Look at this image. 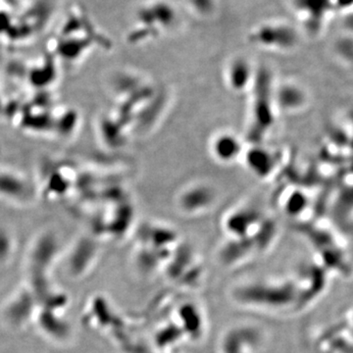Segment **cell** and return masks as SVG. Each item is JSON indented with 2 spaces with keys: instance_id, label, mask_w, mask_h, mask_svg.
<instances>
[{
  "instance_id": "1",
  "label": "cell",
  "mask_w": 353,
  "mask_h": 353,
  "mask_svg": "<svg viewBox=\"0 0 353 353\" xmlns=\"http://www.w3.org/2000/svg\"><path fill=\"white\" fill-rule=\"evenodd\" d=\"M253 99L252 105V122L250 126V139L252 143H259L263 138L265 132H268L274 119L275 97L272 92L270 78L268 74L256 73L253 83Z\"/></svg>"
},
{
  "instance_id": "2",
  "label": "cell",
  "mask_w": 353,
  "mask_h": 353,
  "mask_svg": "<svg viewBox=\"0 0 353 353\" xmlns=\"http://www.w3.org/2000/svg\"><path fill=\"white\" fill-rule=\"evenodd\" d=\"M217 194L206 183H197L188 185L179 194L176 204L185 214H196L212 208Z\"/></svg>"
},
{
  "instance_id": "3",
  "label": "cell",
  "mask_w": 353,
  "mask_h": 353,
  "mask_svg": "<svg viewBox=\"0 0 353 353\" xmlns=\"http://www.w3.org/2000/svg\"><path fill=\"white\" fill-rule=\"evenodd\" d=\"M213 157L222 164H231L243 157L245 152L243 141L231 132H221L210 143Z\"/></svg>"
},
{
  "instance_id": "4",
  "label": "cell",
  "mask_w": 353,
  "mask_h": 353,
  "mask_svg": "<svg viewBox=\"0 0 353 353\" xmlns=\"http://www.w3.org/2000/svg\"><path fill=\"white\" fill-rule=\"evenodd\" d=\"M246 167L259 178H268L275 170V154L262 145H253L243 155Z\"/></svg>"
},
{
  "instance_id": "5",
  "label": "cell",
  "mask_w": 353,
  "mask_h": 353,
  "mask_svg": "<svg viewBox=\"0 0 353 353\" xmlns=\"http://www.w3.org/2000/svg\"><path fill=\"white\" fill-rule=\"evenodd\" d=\"M252 65L245 58H236L228 66L226 71L227 85L234 92H245L252 88L256 74Z\"/></svg>"
},
{
  "instance_id": "6",
  "label": "cell",
  "mask_w": 353,
  "mask_h": 353,
  "mask_svg": "<svg viewBox=\"0 0 353 353\" xmlns=\"http://www.w3.org/2000/svg\"><path fill=\"white\" fill-rule=\"evenodd\" d=\"M275 104L284 111H297L303 108L307 102L305 90L296 83L288 82L279 85L277 90H274Z\"/></svg>"
},
{
  "instance_id": "7",
  "label": "cell",
  "mask_w": 353,
  "mask_h": 353,
  "mask_svg": "<svg viewBox=\"0 0 353 353\" xmlns=\"http://www.w3.org/2000/svg\"><path fill=\"white\" fill-rule=\"evenodd\" d=\"M31 187L22 176L6 170H0V197L9 201H25L30 196Z\"/></svg>"
},
{
  "instance_id": "8",
  "label": "cell",
  "mask_w": 353,
  "mask_h": 353,
  "mask_svg": "<svg viewBox=\"0 0 353 353\" xmlns=\"http://www.w3.org/2000/svg\"><path fill=\"white\" fill-rule=\"evenodd\" d=\"M139 20L143 24L152 27L157 22V26L167 28L175 20V13L170 6L165 3H157L154 6L143 9L139 12Z\"/></svg>"
},
{
  "instance_id": "9",
  "label": "cell",
  "mask_w": 353,
  "mask_h": 353,
  "mask_svg": "<svg viewBox=\"0 0 353 353\" xmlns=\"http://www.w3.org/2000/svg\"><path fill=\"white\" fill-rule=\"evenodd\" d=\"M197 10L208 13L212 9V0H190Z\"/></svg>"
}]
</instances>
